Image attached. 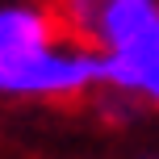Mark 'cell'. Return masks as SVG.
<instances>
[{"instance_id": "obj_1", "label": "cell", "mask_w": 159, "mask_h": 159, "mask_svg": "<svg viewBox=\"0 0 159 159\" xmlns=\"http://www.w3.org/2000/svg\"><path fill=\"white\" fill-rule=\"evenodd\" d=\"M88 46L105 59V88L159 105V0H101Z\"/></svg>"}, {"instance_id": "obj_4", "label": "cell", "mask_w": 159, "mask_h": 159, "mask_svg": "<svg viewBox=\"0 0 159 159\" xmlns=\"http://www.w3.org/2000/svg\"><path fill=\"white\" fill-rule=\"evenodd\" d=\"M147 159H159V155H147Z\"/></svg>"}, {"instance_id": "obj_3", "label": "cell", "mask_w": 159, "mask_h": 159, "mask_svg": "<svg viewBox=\"0 0 159 159\" xmlns=\"http://www.w3.org/2000/svg\"><path fill=\"white\" fill-rule=\"evenodd\" d=\"M55 38H63V34H59V21L50 8H38V4H4L0 8V63L25 55L34 46H46Z\"/></svg>"}, {"instance_id": "obj_2", "label": "cell", "mask_w": 159, "mask_h": 159, "mask_svg": "<svg viewBox=\"0 0 159 159\" xmlns=\"http://www.w3.org/2000/svg\"><path fill=\"white\" fill-rule=\"evenodd\" d=\"M105 84V59L80 42H46L25 55L0 63V96H42V101H67L84 96Z\"/></svg>"}]
</instances>
